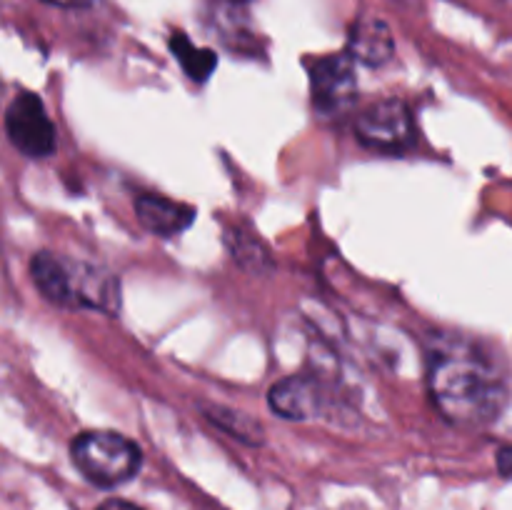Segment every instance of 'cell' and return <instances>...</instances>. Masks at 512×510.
Listing matches in <instances>:
<instances>
[{
	"instance_id": "1",
	"label": "cell",
	"mask_w": 512,
	"mask_h": 510,
	"mask_svg": "<svg viewBox=\"0 0 512 510\" xmlns=\"http://www.w3.org/2000/svg\"><path fill=\"white\" fill-rule=\"evenodd\" d=\"M428 388L435 408L460 428H483L503 415L510 400L505 368L468 338H440L428 358Z\"/></svg>"
},
{
	"instance_id": "2",
	"label": "cell",
	"mask_w": 512,
	"mask_h": 510,
	"mask_svg": "<svg viewBox=\"0 0 512 510\" xmlns=\"http://www.w3.org/2000/svg\"><path fill=\"white\" fill-rule=\"evenodd\" d=\"M30 275L40 295L63 308H90L110 315L120 308L118 280L98 265L40 250L30 260Z\"/></svg>"
},
{
	"instance_id": "3",
	"label": "cell",
	"mask_w": 512,
	"mask_h": 510,
	"mask_svg": "<svg viewBox=\"0 0 512 510\" xmlns=\"http://www.w3.org/2000/svg\"><path fill=\"white\" fill-rule=\"evenodd\" d=\"M73 463L98 488H115L140 470V448L113 430H88L70 445Z\"/></svg>"
},
{
	"instance_id": "4",
	"label": "cell",
	"mask_w": 512,
	"mask_h": 510,
	"mask_svg": "<svg viewBox=\"0 0 512 510\" xmlns=\"http://www.w3.org/2000/svg\"><path fill=\"white\" fill-rule=\"evenodd\" d=\"M8 138L25 158H48L55 153V125L48 118L43 100L35 93H20L5 110Z\"/></svg>"
},
{
	"instance_id": "5",
	"label": "cell",
	"mask_w": 512,
	"mask_h": 510,
	"mask_svg": "<svg viewBox=\"0 0 512 510\" xmlns=\"http://www.w3.org/2000/svg\"><path fill=\"white\" fill-rule=\"evenodd\" d=\"M358 93L355 60L348 53L325 55L310 63V95L318 113L343 115L353 108Z\"/></svg>"
},
{
	"instance_id": "6",
	"label": "cell",
	"mask_w": 512,
	"mask_h": 510,
	"mask_svg": "<svg viewBox=\"0 0 512 510\" xmlns=\"http://www.w3.org/2000/svg\"><path fill=\"white\" fill-rule=\"evenodd\" d=\"M355 133H358L360 143L368 145L373 150H383V153H395V150H405L413 143V118L403 100H380V103L370 105L358 115L355 120Z\"/></svg>"
},
{
	"instance_id": "7",
	"label": "cell",
	"mask_w": 512,
	"mask_h": 510,
	"mask_svg": "<svg viewBox=\"0 0 512 510\" xmlns=\"http://www.w3.org/2000/svg\"><path fill=\"white\" fill-rule=\"evenodd\" d=\"M325 395L323 385L315 378H305V375H293V378L280 380L278 385L270 388L268 403L280 418L288 420H310L318 418L325 410Z\"/></svg>"
},
{
	"instance_id": "8",
	"label": "cell",
	"mask_w": 512,
	"mask_h": 510,
	"mask_svg": "<svg viewBox=\"0 0 512 510\" xmlns=\"http://www.w3.org/2000/svg\"><path fill=\"white\" fill-rule=\"evenodd\" d=\"M135 213L143 228L160 238H170L183 230H188L195 220V210L178 200L163 198V195H140L135 200Z\"/></svg>"
},
{
	"instance_id": "9",
	"label": "cell",
	"mask_w": 512,
	"mask_h": 510,
	"mask_svg": "<svg viewBox=\"0 0 512 510\" xmlns=\"http://www.w3.org/2000/svg\"><path fill=\"white\" fill-rule=\"evenodd\" d=\"M393 35L388 25L378 18L358 20L350 30L348 55L353 60H360L365 65H383L393 55Z\"/></svg>"
},
{
	"instance_id": "10",
	"label": "cell",
	"mask_w": 512,
	"mask_h": 510,
	"mask_svg": "<svg viewBox=\"0 0 512 510\" xmlns=\"http://www.w3.org/2000/svg\"><path fill=\"white\" fill-rule=\"evenodd\" d=\"M170 50H173V55L178 58V63L183 65L188 78L198 80V83L208 80L210 73L215 70V65H218V55H215L213 50L195 48L183 33H173V38H170Z\"/></svg>"
},
{
	"instance_id": "11",
	"label": "cell",
	"mask_w": 512,
	"mask_h": 510,
	"mask_svg": "<svg viewBox=\"0 0 512 510\" xmlns=\"http://www.w3.org/2000/svg\"><path fill=\"white\" fill-rule=\"evenodd\" d=\"M208 418L213 420V423H218L220 428L228 430V433H233L235 438L248 440V443H258L260 440V428L258 425L248 423V420H245V415L230 413V410H223V408H213L210 410Z\"/></svg>"
},
{
	"instance_id": "12",
	"label": "cell",
	"mask_w": 512,
	"mask_h": 510,
	"mask_svg": "<svg viewBox=\"0 0 512 510\" xmlns=\"http://www.w3.org/2000/svg\"><path fill=\"white\" fill-rule=\"evenodd\" d=\"M498 470L503 478H512V445H505L498 453Z\"/></svg>"
},
{
	"instance_id": "13",
	"label": "cell",
	"mask_w": 512,
	"mask_h": 510,
	"mask_svg": "<svg viewBox=\"0 0 512 510\" xmlns=\"http://www.w3.org/2000/svg\"><path fill=\"white\" fill-rule=\"evenodd\" d=\"M98 510H145V508H140V505L135 503H128V500L113 498V500H105Z\"/></svg>"
},
{
	"instance_id": "14",
	"label": "cell",
	"mask_w": 512,
	"mask_h": 510,
	"mask_svg": "<svg viewBox=\"0 0 512 510\" xmlns=\"http://www.w3.org/2000/svg\"><path fill=\"white\" fill-rule=\"evenodd\" d=\"M50 5H58V8H83V5H90L93 0H45Z\"/></svg>"
},
{
	"instance_id": "15",
	"label": "cell",
	"mask_w": 512,
	"mask_h": 510,
	"mask_svg": "<svg viewBox=\"0 0 512 510\" xmlns=\"http://www.w3.org/2000/svg\"><path fill=\"white\" fill-rule=\"evenodd\" d=\"M0 95H3V85H0Z\"/></svg>"
}]
</instances>
